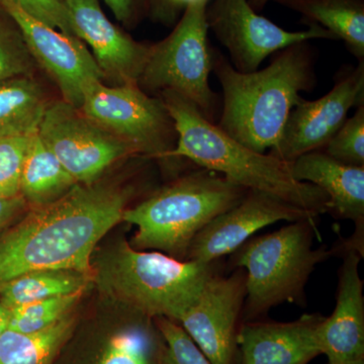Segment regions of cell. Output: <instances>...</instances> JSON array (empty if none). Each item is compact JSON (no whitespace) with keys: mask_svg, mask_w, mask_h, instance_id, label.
I'll return each instance as SVG.
<instances>
[{"mask_svg":"<svg viewBox=\"0 0 364 364\" xmlns=\"http://www.w3.org/2000/svg\"><path fill=\"white\" fill-rule=\"evenodd\" d=\"M208 30L229 52L236 70H258L269 55L313 39L336 40L322 26L310 23L301 32H289L256 14L248 0H213L207 7Z\"/></svg>","mask_w":364,"mask_h":364,"instance_id":"30bf717a","label":"cell"},{"mask_svg":"<svg viewBox=\"0 0 364 364\" xmlns=\"http://www.w3.org/2000/svg\"><path fill=\"white\" fill-rule=\"evenodd\" d=\"M318 215L267 193L248 191L234 208L215 217L198 232L189 246L186 260L215 262L233 254L252 235L280 221L316 223Z\"/></svg>","mask_w":364,"mask_h":364,"instance_id":"5bb4252c","label":"cell"},{"mask_svg":"<svg viewBox=\"0 0 364 364\" xmlns=\"http://www.w3.org/2000/svg\"><path fill=\"white\" fill-rule=\"evenodd\" d=\"M361 256L348 250L340 268L336 306L316 330L321 354L329 364H348L364 358L363 280L359 273Z\"/></svg>","mask_w":364,"mask_h":364,"instance_id":"2e32d148","label":"cell"},{"mask_svg":"<svg viewBox=\"0 0 364 364\" xmlns=\"http://www.w3.org/2000/svg\"><path fill=\"white\" fill-rule=\"evenodd\" d=\"M95 275L76 270H39L26 273L0 289V303L9 310L33 301L85 291Z\"/></svg>","mask_w":364,"mask_h":364,"instance_id":"7402d4cb","label":"cell"},{"mask_svg":"<svg viewBox=\"0 0 364 364\" xmlns=\"http://www.w3.org/2000/svg\"><path fill=\"white\" fill-rule=\"evenodd\" d=\"M315 236L316 223L294 222L249 239L232 254V267L243 268L246 274V318L259 317L282 303L303 305L309 277L331 256L325 248H313Z\"/></svg>","mask_w":364,"mask_h":364,"instance_id":"8992f818","label":"cell"},{"mask_svg":"<svg viewBox=\"0 0 364 364\" xmlns=\"http://www.w3.org/2000/svg\"><path fill=\"white\" fill-rule=\"evenodd\" d=\"M0 6L18 26L33 60L58 85L63 100L80 109L85 86L92 81L104 80L85 43L46 25L16 0H0Z\"/></svg>","mask_w":364,"mask_h":364,"instance_id":"8fae6325","label":"cell"},{"mask_svg":"<svg viewBox=\"0 0 364 364\" xmlns=\"http://www.w3.org/2000/svg\"><path fill=\"white\" fill-rule=\"evenodd\" d=\"M269 0H248L249 4L252 7L254 11H261Z\"/></svg>","mask_w":364,"mask_h":364,"instance_id":"e575fe53","label":"cell"},{"mask_svg":"<svg viewBox=\"0 0 364 364\" xmlns=\"http://www.w3.org/2000/svg\"><path fill=\"white\" fill-rule=\"evenodd\" d=\"M83 294L55 296L11 309L9 329L23 334L43 331L70 315Z\"/></svg>","mask_w":364,"mask_h":364,"instance_id":"cb8c5ba5","label":"cell"},{"mask_svg":"<svg viewBox=\"0 0 364 364\" xmlns=\"http://www.w3.org/2000/svg\"><path fill=\"white\" fill-rule=\"evenodd\" d=\"M364 105V61L337 81L330 92L317 100L299 98L287 117L279 145L270 154L293 162L306 153L324 149L341 128L354 107Z\"/></svg>","mask_w":364,"mask_h":364,"instance_id":"7c38bea8","label":"cell"},{"mask_svg":"<svg viewBox=\"0 0 364 364\" xmlns=\"http://www.w3.org/2000/svg\"><path fill=\"white\" fill-rule=\"evenodd\" d=\"M93 269L95 282L109 298L148 317L177 323L215 273V262L144 252L126 241L107 251Z\"/></svg>","mask_w":364,"mask_h":364,"instance_id":"277c9868","label":"cell"},{"mask_svg":"<svg viewBox=\"0 0 364 364\" xmlns=\"http://www.w3.org/2000/svg\"><path fill=\"white\" fill-rule=\"evenodd\" d=\"M97 364H150L145 339L136 332L114 335Z\"/></svg>","mask_w":364,"mask_h":364,"instance_id":"f1b7e54d","label":"cell"},{"mask_svg":"<svg viewBox=\"0 0 364 364\" xmlns=\"http://www.w3.org/2000/svg\"><path fill=\"white\" fill-rule=\"evenodd\" d=\"M342 40L359 62L364 60L363 0H275Z\"/></svg>","mask_w":364,"mask_h":364,"instance_id":"d6986e66","label":"cell"},{"mask_svg":"<svg viewBox=\"0 0 364 364\" xmlns=\"http://www.w3.org/2000/svg\"><path fill=\"white\" fill-rule=\"evenodd\" d=\"M49 102L31 76L0 82V136L38 132Z\"/></svg>","mask_w":364,"mask_h":364,"instance_id":"44dd1931","label":"cell"},{"mask_svg":"<svg viewBox=\"0 0 364 364\" xmlns=\"http://www.w3.org/2000/svg\"><path fill=\"white\" fill-rule=\"evenodd\" d=\"M26 205L28 203L21 195L13 198L0 196V230L4 229L16 215H20Z\"/></svg>","mask_w":364,"mask_h":364,"instance_id":"1f68e13d","label":"cell"},{"mask_svg":"<svg viewBox=\"0 0 364 364\" xmlns=\"http://www.w3.org/2000/svg\"><path fill=\"white\" fill-rule=\"evenodd\" d=\"M157 326L166 343L161 364H212L177 322L159 317Z\"/></svg>","mask_w":364,"mask_h":364,"instance_id":"83f0119b","label":"cell"},{"mask_svg":"<svg viewBox=\"0 0 364 364\" xmlns=\"http://www.w3.org/2000/svg\"><path fill=\"white\" fill-rule=\"evenodd\" d=\"M223 90V109L217 126L237 142L258 153L279 145L301 91L313 90L315 70L306 42L277 53L272 63L244 73L214 50L213 71Z\"/></svg>","mask_w":364,"mask_h":364,"instance_id":"7a4b0ae2","label":"cell"},{"mask_svg":"<svg viewBox=\"0 0 364 364\" xmlns=\"http://www.w3.org/2000/svg\"><path fill=\"white\" fill-rule=\"evenodd\" d=\"M291 164L296 181L312 183L327 195V212L353 221L354 236L363 238L364 167L344 164L323 151L306 153Z\"/></svg>","mask_w":364,"mask_h":364,"instance_id":"ac0fdd59","label":"cell"},{"mask_svg":"<svg viewBox=\"0 0 364 364\" xmlns=\"http://www.w3.org/2000/svg\"><path fill=\"white\" fill-rule=\"evenodd\" d=\"M324 317L306 314L289 323H248L237 333L241 364H308L321 354L316 330Z\"/></svg>","mask_w":364,"mask_h":364,"instance_id":"e0dca14e","label":"cell"},{"mask_svg":"<svg viewBox=\"0 0 364 364\" xmlns=\"http://www.w3.org/2000/svg\"><path fill=\"white\" fill-rule=\"evenodd\" d=\"M78 39L90 46L104 79L138 85L150 47L136 42L105 16L98 0H64Z\"/></svg>","mask_w":364,"mask_h":364,"instance_id":"9a60e30c","label":"cell"},{"mask_svg":"<svg viewBox=\"0 0 364 364\" xmlns=\"http://www.w3.org/2000/svg\"><path fill=\"white\" fill-rule=\"evenodd\" d=\"M77 182L48 149L39 134L33 136L21 178V196L33 207L58 200Z\"/></svg>","mask_w":364,"mask_h":364,"instance_id":"ffe728a7","label":"cell"},{"mask_svg":"<svg viewBox=\"0 0 364 364\" xmlns=\"http://www.w3.org/2000/svg\"><path fill=\"white\" fill-rule=\"evenodd\" d=\"M36 133L0 136V196L21 195L23 164Z\"/></svg>","mask_w":364,"mask_h":364,"instance_id":"484cf974","label":"cell"},{"mask_svg":"<svg viewBox=\"0 0 364 364\" xmlns=\"http://www.w3.org/2000/svg\"><path fill=\"white\" fill-rule=\"evenodd\" d=\"M11 310L4 304L0 303V337L9 329Z\"/></svg>","mask_w":364,"mask_h":364,"instance_id":"836d02e7","label":"cell"},{"mask_svg":"<svg viewBox=\"0 0 364 364\" xmlns=\"http://www.w3.org/2000/svg\"><path fill=\"white\" fill-rule=\"evenodd\" d=\"M38 134L77 183L98 181L114 162L136 153L63 100L48 105Z\"/></svg>","mask_w":364,"mask_h":364,"instance_id":"9c48e42d","label":"cell"},{"mask_svg":"<svg viewBox=\"0 0 364 364\" xmlns=\"http://www.w3.org/2000/svg\"><path fill=\"white\" fill-rule=\"evenodd\" d=\"M28 14L66 35L73 36L70 16L64 0H16Z\"/></svg>","mask_w":364,"mask_h":364,"instance_id":"f546056e","label":"cell"},{"mask_svg":"<svg viewBox=\"0 0 364 364\" xmlns=\"http://www.w3.org/2000/svg\"><path fill=\"white\" fill-rule=\"evenodd\" d=\"M81 112L105 130L130 144L136 153L161 160H174L170 143L177 136L173 121L161 98L150 97L138 85L88 83L83 90Z\"/></svg>","mask_w":364,"mask_h":364,"instance_id":"ba28073f","label":"cell"},{"mask_svg":"<svg viewBox=\"0 0 364 364\" xmlns=\"http://www.w3.org/2000/svg\"><path fill=\"white\" fill-rule=\"evenodd\" d=\"M208 2H191L173 32L150 47L138 85L143 91L176 93L213 122L218 97L210 86L214 49L208 39L205 13Z\"/></svg>","mask_w":364,"mask_h":364,"instance_id":"52a82bcc","label":"cell"},{"mask_svg":"<svg viewBox=\"0 0 364 364\" xmlns=\"http://www.w3.org/2000/svg\"><path fill=\"white\" fill-rule=\"evenodd\" d=\"M247 193L212 170L182 177L124 210L123 221L136 227L132 247L157 249L174 258H186L196 234L238 205Z\"/></svg>","mask_w":364,"mask_h":364,"instance_id":"5b68a950","label":"cell"},{"mask_svg":"<svg viewBox=\"0 0 364 364\" xmlns=\"http://www.w3.org/2000/svg\"><path fill=\"white\" fill-rule=\"evenodd\" d=\"M35 62L18 26L0 6V82L31 76Z\"/></svg>","mask_w":364,"mask_h":364,"instance_id":"d4e9b609","label":"cell"},{"mask_svg":"<svg viewBox=\"0 0 364 364\" xmlns=\"http://www.w3.org/2000/svg\"><path fill=\"white\" fill-rule=\"evenodd\" d=\"M131 191L98 181L76 183L54 202L33 207L0 237V289L39 270L95 275L91 255L98 242L123 221Z\"/></svg>","mask_w":364,"mask_h":364,"instance_id":"6da1fadb","label":"cell"},{"mask_svg":"<svg viewBox=\"0 0 364 364\" xmlns=\"http://www.w3.org/2000/svg\"><path fill=\"white\" fill-rule=\"evenodd\" d=\"M160 95L177 134L172 159L191 160L240 188L267 193L318 215L327 212V195L312 183L296 181L291 162L237 142L176 93Z\"/></svg>","mask_w":364,"mask_h":364,"instance_id":"3957f363","label":"cell"},{"mask_svg":"<svg viewBox=\"0 0 364 364\" xmlns=\"http://www.w3.org/2000/svg\"><path fill=\"white\" fill-rule=\"evenodd\" d=\"M245 282L243 268H237L227 277L215 273L205 282L195 305L178 321L212 364H233Z\"/></svg>","mask_w":364,"mask_h":364,"instance_id":"4fadbf2b","label":"cell"},{"mask_svg":"<svg viewBox=\"0 0 364 364\" xmlns=\"http://www.w3.org/2000/svg\"><path fill=\"white\" fill-rule=\"evenodd\" d=\"M324 149L323 152L337 161L364 167V105L344 122Z\"/></svg>","mask_w":364,"mask_h":364,"instance_id":"4316f807","label":"cell"},{"mask_svg":"<svg viewBox=\"0 0 364 364\" xmlns=\"http://www.w3.org/2000/svg\"><path fill=\"white\" fill-rule=\"evenodd\" d=\"M75 326L71 315L43 331L23 334L7 329L0 337V364H53Z\"/></svg>","mask_w":364,"mask_h":364,"instance_id":"603a6c76","label":"cell"},{"mask_svg":"<svg viewBox=\"0 0 364 364\" xmlns=\"http://www.w3.org/2000/svg\"><path fill=\"white\" fill-rule=\"evenodd\" d=\"M112 13L122 23H128L136 11V0H104Z\"/></svg>","mask_w":364,"mask_h":364,"instance_id":"d6a6232c","label":"cell"},{"mask_svg":"<svg viewBox=\"0 0 364 364\" xmlns=\"http://www.w3.org/2000/svg\"><path fill=\"white\" fill-rule=\"evenodd\" d=\"M193 1L196 0H152L153 13L156 18L172 21Z\"/></svg>","mask_w":364,"mask_h":364,"instance_id":"4dcf8cb0","label":"cell"},{"mask_svg":"<svg viewBox=\"0 0 364 364\" xmlns=\"http://www.w3.org/2000/svg\"><path fill=\"white\" fill-rule=\"evenodd\" d=\"M348 364H364V358L358 359V360L352 361V363Z\"/></svg>","mask_w":364,"mask_h":364,"instance_id":"d590c367","label":"cell"}]
</instances>
